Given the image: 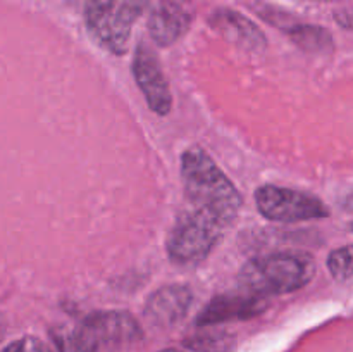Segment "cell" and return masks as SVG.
Listing matches in <instances>:
<instances>
[{
  "label": "cell",
  "instance_id": "obj_1",
  "mask_svg": "<svg viewBox=\"0 0 353 352\" xmlns=\"http://www.w3.org/2000/svg\"><path fill=\"white\" fill-rule=\"evenodd\" d=\"M185 206L228 230L240 214L243 197L226 173L203 148H188L181 155Z\"/></svg>",
  "mask_w": 353,
  "mask_h": 352
},
{
  "label": "cell",
  "instance_id": "obj_6",
  "mask_svg": "<svg viewBox=\"0 0 353 352\" xmlns=\"http://www.w3.org/2000/svg\"><path fill=\"white\" fill-rule=\"evenodd\" d=\"M79 330L100 349L119 351L143 338V330L128 311H95L79 323Z\"/></svg>",
  "mask_w": 353,
  "mask_h": 352
},
{
  "label": "cell",
  "instance_id": "obj_7",
  "mask_svg": "<svg viewBox=\"0 0 353 352\" xmlns=\"http://www.w3.org/2000/svg\"><path fill=\"white\" fill-rule=\"evenodd\" d=\"M131 71L148 107L159 116H168L172 107L171 88L157 55L143 41H140L134 48Z\"/></svg>",
  "mask_w": 353,
  "mask_h": 352
},
{
  "label": "cell",
  "instance_id": "obj_15",
  "mask_svg": "<svg viewBox=\"0 0 353 352\" xmlns=\"http://www.w3.org/2000/svg\"><path fill=\"white\" fill-rule=\"evenodd\" d=\"M186 345L196 352H228L231 345V337L228 333L214 331V333L196 335L192 340H186Z\"/></svg>",
  "mask_w": 353,
  "mask_h": 352
},
{
  "label": "cell",
  "instance_id": "obj_16",
  "mask_svg": "<svg viewBox=\"0 0 353 352\" xmlns=\"http://www.w3.org/2000/svg\"><path fill=\"white\" fill-rule=\"evenodd\" d=\"M2 352H52V349L40 338L23 337L7 345Z\"/></svg>",
  "mask_w": 353,
  "mask_h": 352
},
{
  "label": "cell",
  "instance_id": "obj_9",
  "mask_svg": "<svg viewBox=\"0 0 353 352\" xmlns=\"http://www.w3.org/2000/svg\"><path fill=\"white\" fill-rule=\"evenodd\" d=\"M193 304V290L185 283L165 285L150 293L143 314L157 328H171L183 321Z\"/></svg>",
  "mask_w": 353,
  "mask_h": 352
},
{
  "label": "cell",
  "instance_id": "obj_3",
  "mask_svg": "<svg viewBox=\"0 0 353 352\" xmlns=\"http://www.w3.org/2000/svg\"><path fill=\"white\" fill-rule=\"evenodd\" d=\"M148 3L150 0H85L86 30L107 52L126 54L134 24L143 16Z\"/></svg>",
  "mask_w": 353,
  "mask_h": 352
},
{
  "label": "cell",
  "instance_id": "obj_13",
  "mask_svg": "<svg viewBox=\"0 0 353 352\" xmlns=\"http://www.w3.org/2000/svg\"><path fill=\"white\" fill-rule=\"evenodd\" d=\"M288 33L300 47L309 48V50H326L327 45H331L330 31L319 26L300 24L288 30Z\"/></svg>",
  "mask_w": 353,
  "mask_h": 352
},
{
  "label": "cell",
  "instance_id": "obj_11",
  "mask_svg": "<svg viewBox=\"0 0 353 352\" xmlns=\"http://www.w3.org/2000/svg\"><path fill=\"white\" fill-rule=\"evenodd\" d=\"M209 23L230 41L252 52L264 50L268 40L261 28L247 16L233 9H217L210 14Z\"/></svg>",
  "mask_w": 353,
  "mask_h": 352
},
{
  "label": "cell",
  "instance_id": "obj_14",
  "mask_svg": "<svg viewBox=\"0 0 353 352\" xmlns=\"http://www.w3.org/2000/svg\"><path fill=\"white\" fill-rule=\"evenodd\" d=\"M327 269L333 275L334 280L340 283H348L352 280V247L345 245V247L334 248L330 255H327Z\"/></svg>",
  "mask_w": 353,
  "mask_h": 352
},
{
  "label": "cell",
  "instance_id": "obj_2",
  "mask_svg": "<svg viewBox=\"0 0 353 352\" xmlns=\"http://www.w3.org/2000/svg\"><path fill=\"white\" fill-rule=\"evenodd\" d=\"M316 259L309 252L283 251L259 255L245 262L236 278V289L268 300L303 289L316 276Z\"/></svg>",
  "mask_w": 353,
  "mask_h": 352
},
{
  "label": "cell",
  "instance_id": "obj_5",
  "mask_svg": "<svg viewBox=\"0 0 353 352\" xmlns=\"http://www.w3.org/2000/svg\"><path fill=\"white\" fill-rule=\"evenodd\" d=\"M255 206L265 219L276 223H303L330 216L319 197L288 186L262 185L255 190Z\"/></svg>",
  "mask_w": 353,
  "mask_h": 352
},
{
  "label": "cell",
  "instance_id": "obj_12",
  "mask_svg": "<svg viewBox=\"0 0 353 352\" xmlns=\"http://www.w3.org/2000/svg\"><path fill=\"white\" fill-rule=\"evenodd\" d=\"M59 352H100L79 328H59L52 333Z\"/></svg>",
  "mask_w": 353,
  "mask_h": 352
},
{
  "label": "cell",
  "instance_id": "obj_8",
  "mask_svg": "<svg viewBox=\"0 0 353 352\" xmlns=\"http://www.w3.org/2000/svg\"><path fill=\"white\" fill-rule=\"evenodd\" d=\"M268 300L257 299L241 290L234 289L231 292L219 293L205 304L196 314L195 324L200 328L214 326V324L228 323V321H243L259 316L268 309Z\"/></svg>",
  "mask_w": 353,
  "mask_h": 352
},
{
  "label": "cell",
  "instance_id": "obj_10",
  "mask_svg": "<svg viewBox=\"0 0 353 352\" xmlns=\"http://www.w3.org/2000/svg\"><path fill=\"white\" fill-rule=\"evenodd\" d=\"M192 12L178 0H159L148 16V33L159 47H169L188 31Z\"/></svg>",
  "mask_w": 353,
  "mask_h": 352
},
{
  "label": "cell",
  "instance_id": "obj_4",
  "mask_svg": "<svg viewBox=\"0 0 353 352\" xmlns=\"http://www.w3.org/2000/svg\"><path fill=\"white\" fill-rule=\"evenodd\" d=\"M224 231L216 221L183 207L168 235L165 251L174 264L196 266L212 254L223 240Z\"/></svg>",
  "mask_w": 353,
  "mask_h": 352
},
{
  "label": "cell",
  "instance_id": "obj_18",
  "mask_svg": "<svg viewBox=\"0 0 353 352\" xmlns=\"http://www.w3.org/2000/svg\"><path fill=\"white\" fill-rule=\"evenodd\" d=\"M161 352H181V351H178V349H165V351H161Z\"/></svg>",
  "mask_w": 353,
  "mask_h": 352
},
{
  "label": "cell",
  "instance_id": "obj_17",
  "mask_svg": "<svg viewBox=\"0 0 353 352\" xmlns=\"http://www.w3.org/2000/svg\"><path fill=\"white\" fill-rule=\"evenodd\" d=\"M3 335H6V324H3V320H2V316H0V342H2Z\"/></svg>",
  "mask_w": 353,
  "mask_h": 352
}]
</instances>
